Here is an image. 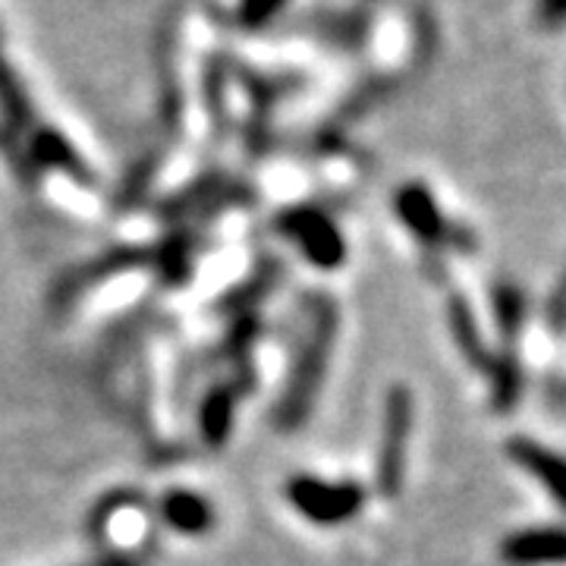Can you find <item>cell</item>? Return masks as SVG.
<instances>
[{
    "label": "cell",
    "instance_id": "cell-1",
    "mask_svg": "<svg viewBox=\"0 0 566 566\" xmlns=\"http://www.w3.org/2000/svg\"><path fill=\"white\" fill-rule=\"evenodd\" d=\"M334 327H337V318H334V308L327 303H322V315L315 318V334L308 337L303 356H300V365L293 371V381H290V390H286V400L281 403V424H296L303 422L308 416V409L315 403V394H318V385H322L324 363H327V349H331V337H334Z\"/></svg>",
    "mask_w": 566,
    "mask_h": 566
},
{
    "label": "cell",
    "instance_id": "cell-2",
    "mask_svg": "<svg viewBox=\"0 0 566 566\" xmlns=\"http://www.w3.org/2000/svg\"><path fill=\"white\" fill-rule=\"evenodd\" d=\"M293 506L318 526H337L353 520L365 506V491L356 482H322L300 475L286 488Z\"/></svg>",
    "mask_w": 566,
    "mask_h": 566
},
{
    "label": "cell",
    "instance_id": "cell-3",
    "mask_svg": "<svg viewBox=\"0 0 566 566\" xmlns=\"http://www.w3.org/2000/svg\"><path fill=\"white\" fill-rule=\"evenodd\" d=\"M412 428V397L406 387H394L385 403V431H381V453H378V488L394 497L403 482L406 438Z\"/></svg>",
    "mask_w": 566,
    "mask_h": 566
},
{
    "label": "cell",
    "instance_id": "cell-4",
    "mask_svg": "<svg viewBox=\"0 0 566 566\" xmlns=\"http://www.w3.org/2000/svg\"><path fill=\"white\" fill-rule=\"evenodd\" d=\"M281 230L303 249L305 259L312 264L331 271V268H337V264L344 262V237L334 227V221L327 214H322V211H312V208L286 211L281 218Z\"/></svg>",
    "mask_w": 566,
    "mask_h": 566
},
{
    "label": "cell",
    "instance_id": "cell-5",
    "mask_svg": "<svg viewBox=\"0 0 566 566\" xmlns=\"http://www.w3.org/2000/svg\"><path fill=\"white\" fill-rule=\"evenodd\" d=\"M397 214L422 243H444L447 240L444 214L422 182H406L397 192Z\"/></svg>",
    "mask_w": 566,
    "mask_h": 566
},
{
    "label": "cell",
    "instance_id": "cell-6",
    "mask_svg": "<svg viewBox=\"0 0 566 566\" xmlns=\"http://www.w3.org/2000/svg\"><path fill=\"white\" fill-rule=\"evenodd\" d=\"M504 557L516 566L566 564V532L564 528H528L510 535L504 542Z\"/></svg>",
    "mask_w": 566,
    "mask_h": 566
},
{
    "label": "cell",
    "instance_id": "cell-7",
    "mask_svg": "<svg viewBox=\"0 0 566 566\" xmlns=\"http://www.w3.org/2000/svg\"><path fill=\"white\" fill-rule=\"evenodd\" d=\"M510 457L516 460V463L526 469L532 479H538L542 485L551 491V497L557 501L560 506H566V460L564 457H557V453H551L542 444H535V441H528V438H516V441H510Z\"/></svg>",
    "mask_w": 566,
    "mask_h": 566
},
{
    "label": "cell",
    "instance_id": "cell-8",
    "mask_svg": "<svg viewBox=\"0 0 566 566\" xmlns=\"http://www.w3.org/2000/svg\"><path fill=\"white\" fill-rule=\"evenodd\" d=\"M164 520L177 532H186V535H199L205 528L211 526V506L205 497L192 494V491H170L161 501Z\"/></svg>",
    "mask_w": 566,
    "mask_h": 566
},
{
    "label": "cell",
    "instance_id": "cell-9",
    "mask_svg": "<svg viewBox=\"0 0 566 566\" xmlns=\"http://www.w3.org/2000/svg\"><path fill=\"white\" fill-rule=\"evenodd\" d=\"M233 424V397L230 390H214L202 406V431L211 447H221Z\"/></svg>",
    "mask_w": 566,
    "mask_h": 566
},
{
    "label": "cell",
    "instance_id": "cell-10",
    "mask_svg": "<svg viewBox=\"0 0 566 566\" xmlns=\"http://www.w3.org/2000/svg\"><path fill=\"white\" fill-rule=\"evenodd\" d=\"M450 327H453V337L472 363H485V353H482V340H479V327L475 318L469 312V305L463 300H453L450 303Z\"/></svg>",
    "mask_w": 566,
    "mask_h": 566
},
{
    "label": "cell",
    "instance_id": "cell-11",
    "mask_svg": "<svg viewBox=\"0 0 566 566\" xmlns=\"http://www.w3.org/2000/svg\"><path fill=\"white\" fill-rule=\"evenodd\" d=\"M39 158L44 164H54V167H63V170H70L76 180H88V170L82 167V161L76 158V151L61 139V136H54V133H44L39 139Z\"/></svg>",
    "mask_w": 566,
    "mask_h": 566
},
{
    "label": "cell",
    "instance_id": "cell-12",
    "mask_svg": "<svg viewBox=\"0 0 566 566\" xmlns=\"http://www.w3.org/2000/svg\"><path fill=\"white\" fill-rule=\"evenodd\" d=\"M535 22L542 29H564L566 25V0H535Z\"/></svg>",
    "mask_w": 566,
    "mask_h": 566
}]
</instances>
